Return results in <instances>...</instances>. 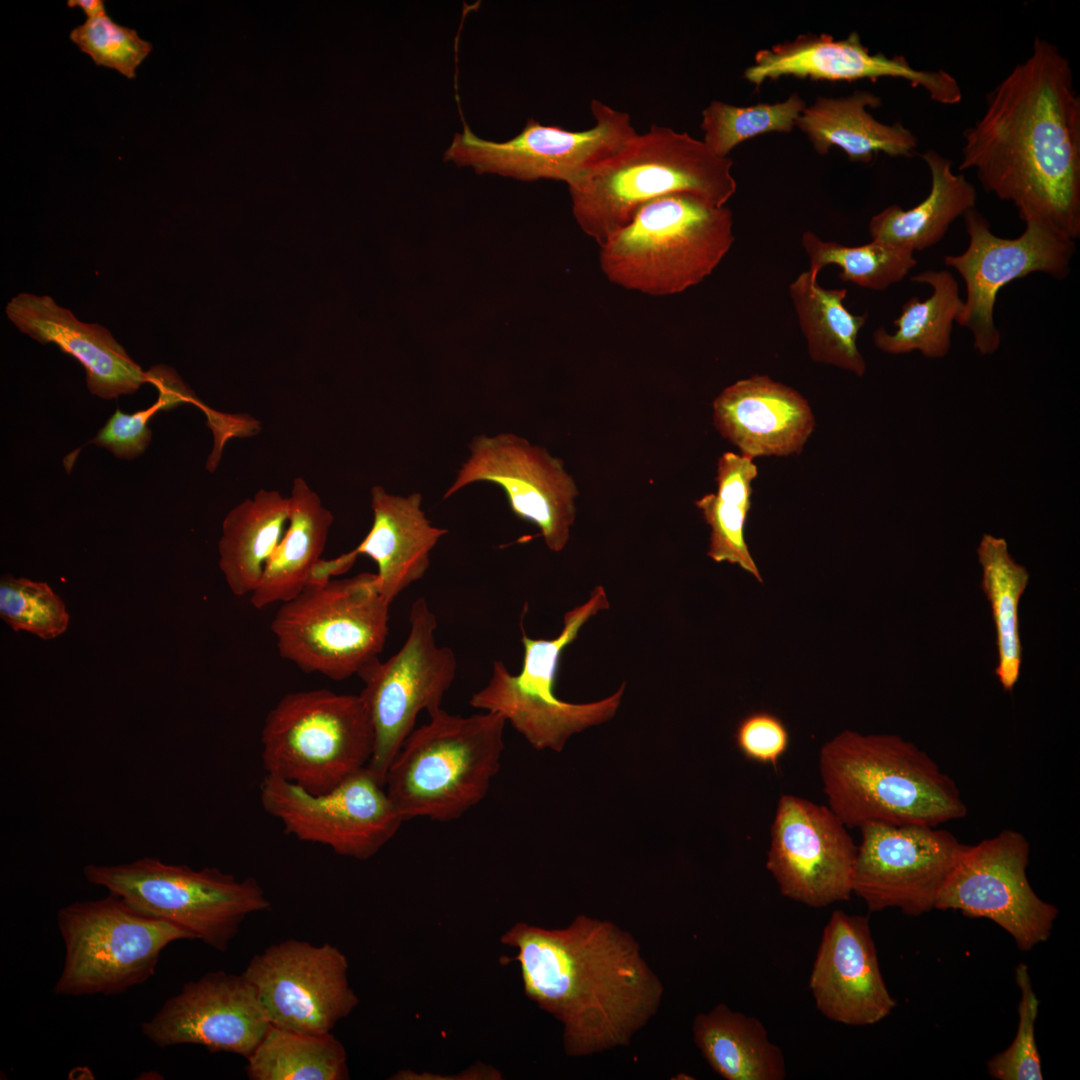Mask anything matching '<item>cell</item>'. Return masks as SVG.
<instances>
[{
	"label": "cell",
	"instance_id": "cell-29",
	"mask_svg": "<svg viewBox=\"0 0 1080 1080\" xmlns=\"http://www.w3.org/2000/svg\"><path fill=\"white\" fill-rule=\"evenodd\" d=\"M921 158L931 177L928 195L908 210L893 204L875 214L868 225L872 240L921 251L940 242L957 218L975 208V187L953 171L949 159L933 149Z\"/></svg>",
	"mask_w": 1080,
	"mask_h": 1080
},
{
	"label": "cell",
	"instance_id": "cell-30",
	"mask_svg": "<svg viewBox=\"0 0 1080 1080\" xmlns=\"http://www.w3.org/2000/svg\"><path fill=\"white\" fill-rule=\"evenodd\" d=\"M289 512V496L261 489L224 518L218 544L219 567L234 595H250L257 587L285 533Z\"/></svg>",
	"mask_w": 1080,
	"mask_h": 1080
},
{
	"label": "cell",
	"instance_id": "cell-25",
	"mask_svg": "<svg viewBox=\"0 0 1080 1080\" xmlns=\"http://www.w3.org/2000/svg\"><path fill=\"white\" fill-rule=\"evenodd\" d=\"M5 311L22 333L42 344L53 343L78 360L89 391L98 397L133 394L148 381V374L106 328L79 321L49 296L20 293Z\"/></svg>",
	"mask_w": 1080,
	"mask_h": 1080
},
{
	"label": "cell",
	"instance_id": "cell-37",
	"mask_svg": "<svg viewBox=\"0 0 1080 1080\" xmlns=\"http://www.w3.org/2000/svg\"><path fill=\"white\" fill-rule=\"evenodd\" d=\"M801 243L809 258L808 272L815 281L826 265L834 264L841 270L842 281L881 291L903 280L917 264L912 250L877 240L845 246L806 231Z\"/></svg>",
	"mask_w": 1080,
	"mask_h": 1080
},
{
	"label": "cell",
	"instance_id": "cell-11",
	"mask_svg": "<svg viewBox=\"0 0 1080 1080\" xmlns=\"http://www.w3.org/2000/svg\"><path fill=\"white\" fill-rule=\"evenodd\" d=\"M609 606L604 588L596 586L585 603L565 613L557 637L533 639L522 628L520 673L513 675L503 662L494 661L488 683L471 696L470 705L500 714L536 749L561 751L573 733L609 720L619 707L625 683L613 695L586 704L562 701L554 693L564 649L591 617Z\"/></svg>",
	"mask_w": 1080,
	"mask_h": 1080
},
{
	"label": "cell",
	"instance_id": "cell-42",
	"mask_svg": "<svg viewBox=\"0 0 1080 1080\" xmlns=\"http://www.w3.org/2000/svg\"><path fill=\"white\" fill-rule=\"evenodd\" d=\"M734 738L739 751L748 760L776 767L788 749L790 737L778 716L758 711L739 722Z\"/></svg>",
	"mask_w": 1080,
	"mask_h": 1080
},
{
	"label": "cell",
	"instance_id": "cell-26",
	"mask_svg": "<svg viewBox=\"0 0 1080 1080\" xmlns=\"http://www.w3.org/2000/svg\"><path fill=\"white\" fill-rule=\"evenodd\" d=\"M422 496L371 489L372 526L354 549L377 566L379 593L391 604L407 587L424 577L430 554L447 529L433 526L421 508Z\"/></svg>",
	"mask_w": 1080,
	"mask_h": 1080
},
{
	"label": "cell",
	"instance_id": "cell-32",
	"mask_svg": "<svg viewBox=\"0 0 1080 1080\" xmlns=\"http://www.w3.org/2000/svg\"><path fill=\"white\" fill-rule=\"evenodd\" d=\"M789 294L811 359L863 376L866 361L857 338L868 313L856 315L845 307L847 289H825L807 270L790 284Z\"/></svg>",
	"mask_w": 1080,
	"mask_h": 1080
},
{
	"label": "cell",
	"instance_id": "cell-13",
	"mask_svg": "<svg viewBox=\"0 0 1080 1080\" xmlns=\"http://www.w3.org/2000/svg\"><path fill=\"white\" fill-rule=\"evenodd\" d=\"M963 218L968 247L961 254L944 257V263L954 268L966 285V299L956 322L971 332L975 350L991 355L1001 343L994 321L999 291L1036 272L1065 279L1075 240L1035 217L1023 220V233L1012 239L993 234L987 219L975 208Z\"/></svg>",
	"mask_w": 1080,
	"mask_h": 1080
},
{
	"label": "cell",
	"instance_id": "cell-19",
	"mask_svg": "<svg viewBox=\"0 0 1080 1080\" xmlns=\"http://www.w3.org/2000/svg\"><path fill=\"white\" fill-rule=\"evenodd\" d=\"M469 450L443 497L476 482L494 484L505 493L511 511L536 525L551 551L561 552L570 538L579 494L563 461L513 433L476 436Z\"/></svg>",
	"mask_w": 1080,
	"mask_h": 1080
},
{
	"label": "cell",
	"instance_id": "cell-21",
	"mask_svg": "<svg viewBox=\"0 0 1080 1080\" xmlns=\"http://www.w3.org/2000/svg\"><path fill=\"white\" fill-rule=\"evenodd\" d=\"M266 1018L242 974L210 971L189 981L141 1024L154 1045H200L248 1058L267 1032Z\"/></svg>",
	"mask_w": 1080,
	"mask_h": 1080
},
{
	"label": "cell",
	"instance_id": "cell-20",
	"mask_svg": "<svg viewBox=\"0 0 1080 1080\" xmlns=\"http://www.w3.org/2000/svg\"><path fill=\"white\" fill-rule=\"evenodd\" d=\"M857 846L829 808L785 794L777 803L766 868L787 898L821 908L853 893Z\"/></svg>",
	"mask_w": 1080,
	"mask_h": 1080
},
{
	"label": "cell",
	"instance_id": "cell-1",
	"mask_svg": "<svg viewBox=\"0 0 1080 1080\" xmlns=\"http://www.w3.org/2000/svg\"><path fill=\"white\" fill-rule=\"evenodd\" d=\"M959 171L1076 240L1080 236V97L1068 59L1035 37L1030 55L988 94L964 133Z\"/></svg>",
	"mask_w": 1080,
	"mask_h": 1080
},
{
	"label": "cell",
	"instance_id": "cell-34",
	"mask_svg": "<svg viewBox=\"0 0 1080 1080\" xmlns=\"http://www.w3.org/2000/svg\"><path fill=\"white\" fill-rule=\"evenodd\" d=\"M757 475L753 458L725 452L717 462V492L705 494L695 505L711 529L707 555L718 563L739 565L762 583L744 533Z\"/></svg>",
	"mask_w": 1080,
	"mask_h": 1080
},
{
	"label": "cell",
	"instance_id": "cell-12",
	"mask_svg": "<svg viewBox=\"0 0 1080 1080\" xmlns=\"http://www.w3.org/2000/svg\"><path fill=\"white\" fill-rule=\"evenodd\" d=\"M409 624L401 648L386 661L376 660L359 675L364 683L359 696L374 731V749L367 767L382 784L391 762L414 730L418 715L442 708V700L456 677L455 653L450 647L437 645V618L425 598L413 601Z\"/></svg>",
	"mask_w": 1080,
	"mask_h": 1080
},
{
	"label": "cell",
	"instance_id": "cell-23",
	"mask_svg": "<svg viewBox=\"0 0 1080 1080\" xmlns=\"http://www.w3.org/2000/svg\"><path fill=\"white\" fill-rule=\"evenodd\" d=\"M809 987L828 1019L866 1026L886 1018L896 1006L884 982L869 918L834 911L824 928Z\"/></svg>",
	"mask_w": 1080,
	"mask_h": 1080
},
{
	"label": "cell",
	"instance_id": "cell-44",
	"mask_svg": "<svg viewBox=\"0 0 1080 1080\" xmlns=\"http://www.w3.org/2000/svg\"><path fill=\"white\" fill-rule=\"evenodd\" d=\"M357 556V552L353 549L334 559L325 560L321 558L313 567L307 585L323 584L333 579L334 576L346 573L355 563Z\"/></svg>",
	"mask_w": 1080,
	"mask_h": 1080
},
{
	"label": "cell",
	"instance_id": "cell-16",
	"mask_svg": "<svg viewBox=\"0 0 1080 1080\" xmlns=\"http://www.w3.org/2000/svg\"><path fill=\"white\" fill-rule=\"evenodd\" d=\"M1029 854L1025 836L1010 829L968 845L935 909L989 919L1008 932L1023 951L1046 941L1058 909L1032 889L1026 874Z\"/></svg>",
	"mask_w": 1080,
	"mask_h": 1080
},
{
	"label": "cell",
	"instance_id": "cell-35",
	"mask_svg": "<svg viewBox=\"0 0 1080 1080\" xmlns=\"http://www.w3.org/2000/svg\"><path fill=\"white\" fill-rule=\"evenodd\" d=\"M977 555L982 567L981 588L990 602L996 631L998 665L995 674L1003 689L1012 691L1022 664L1018 610L1029 573L1012 558L1003 538L984 534Z\"/></svg>",
	"mask_w": 1080,
	"mask_h": 1080
},
{
	"label": "cell",
	"instance_id": "cell-9",
	"mask_svg": "<svg viewBox=\"0 0 1080 1080\" xmlns=\"http://www.w3.org/2000/svg\"><path fill=\"white\" fill-rule=\"evenodd\" d=\"M56 922L65 950L53 987L59 996L121 994L155 974L169 944L196 940L187 930L139 911L110 892L61 907Z\"/></svg>",
	"mask_w": 1080,
	"mask_h": 1080
},
{
	"label": "cell",
	"instance_id": "cell-36",
	"mask_svg": "<svg viewBox=\"0 0 1080 1080\" xmlns=\"http://www.w3.org/2000/svg\"><path fill=\"white\" fill-rule=\"evenodd\" d=\"M251 1080H345L343 1044L331 1033L309 1034L270 1024L246 1059Z\"/></svg>",
	"mask_w": 1080,
	"mask_h": 1080
},
{
	"label": "cell",
	"instance_id": "cell-2",
	"mask_svg": "<svg viewBox=\"0 0 1080 1080\" xmlns=\"http://www.w3.org/2000/svg\"><path fill=\"white\" fill-rule=\"evenodd\" d=\"M501 942L514 948L526 996L563 1026L580 1057L628 1045L656 1015L664 986L632 934L579 915L565 928L518 922Z\"/></svg>",
	"mask_w": 1080,
	"mask_h": 1080
},
{
	"label": "cell",
	"instance_id": "cell-41",
	"mask_svg": "<svg viewBox=\"0 0 1080 1080\" xmlns=\"http://www.w3.org/2000/svg\"><path fill=\"white\" fill-rule=\"evenodd\" d=\"M1015 975L1021 995L1017 1032L1009 1047L988 1061V1073L997 1080H1042L1040 1055L1035 1040V1023L1040 1003L1033 990L1027 965L1019 963Z\"/></svg>",
	"mask_w": 1080,
	"mask_h": 1080
},
{
	"label": "cell",
	"instance_id": "cell-10",
	"mask_svg": "<svg viewBox=\"0 0 1080 1080\" xmlns=\"http://www.w3.org/2000/svg\"><path fill=\"white\" fill-rule=\"evenodd\" d=\"M85 879L146 914L173 923L224 952L243 921L271 904L253 877L238 879L216 867L195 870L143 857L117 865L88 864Z\"/></svg>",
	"mask_w": 1080,
	"mask_h": 1080
},
{
	"label": "cell",
	"instance_id": "cell-39",
	"mask_svg": "<svg viewBox=\"0 0 1080 1080\" xmlns=\"http://www.w3.org/2000/svg\"><path fill=\"white\" fill-rule=\"evenodd\" d=\"M0 616L13 630L44 640L64 633L69 623L63 601L47 583L8 574L0 581Z\"/></svg>",
	"mask_w": 1080,
	"mask_h": 1080
},
{
	"label": "cell",
	"instance_id": "cell-18",
	"mask_svg": "<svg viewBox=\"0 0 1080 1080\" xmlns=\"http://www.w3.org/2000/svg\"><path fill=\"white\" fill-rule=\"evenodd\" d=\"M859 829L853 893L868 909L898 908L910 916L935 909L968 845L932 826L873 822Z\"/></svg>",
	"mask_w": 1080,
	"mask_h": 1080
},
{
	"label": "cell",
	"instance_id": "cell-14",
	"mask_svg": "<svg viewBox=\"0 0 1080 1080\" xmlns=\"http://www.w3.org/2000/svg\"><path fill=\"white\" fill-rule=\"evenodd\" d=\"M590 110L594 125L589 129L571 131L530 118L515 137L503 142L482 139L465 124L454 134L444 159L480 173L569 185L637 134L628 113L597 99L591 100Z\"/></svg>",
	"mask_w": 1080,
	"mask_h": 1080
},
{
	"label": "cell",
	"instance_id": "cell-22",
	"mask_svg": "<svg viewBox=\"0 0 1080 1080\" xmlns=\"http://www.w3.org/2000/svg\"><path fill=\"white\" fill-rule=\"evenodd\" d=\"M743 76L756 87L781 77L827 81L897 78L924 89L936 103L955 105L962 100L958 81L947 71L919 70L902 55L871 53L856 31L844 39L827 33L801 34L761 49Z\"/></svg>",
	"mask_w": 1080,
	"mask_h": 1080
},
{
	"label": "cell",
	"instance_id": "cell-31",
	"mask_svg": "<svg viewBox=\"0 0 1080 1080\" xmlns=\"http://www.w3.org/2000/svg\"><path fill=\"white\" fill-rule=\"evenodd\" d=\"M695 1045L709 1066L727 1080H783L786 1063L755 1017L719 1003L698 1014L692 1026Z\"/></svg>",
	"mask_w": 1080,
	"mask_h": 1080
},
{
	"label": "cell",
	"instance_id": "cell-38",
	"mask_svg": "<svg viewBox=\"0 0 1080 1080\" xmlns=\"http://www.w3.org/2000/svg\"><path fill=\"white\" fill-rule=\"evenodd\" d=\"M806 102L796 92L783 101L735 106L712 100L702 111V141L717 156L728 157L739 144L768 133H790Z\"/></svg>",
	"mask_w": 1080,
	"mask_h": 1080
},
{
	"label": "cell",
	"instance_id": "cell-15",
	"mask_svg": "<svg viewBox=\"0 0 1080 1080\" xmlns=\"http://www.w3.org/2000/svg\"><path fill=\"white\" fill-rule=\"evenodd\" d=\"M259 794L265 812L287 833L358 860L376 855L404 821L368 767L321 794L265 775Z\"/></svg>",
	"mask_w": 1080,
	"mask_h": 1080
},
{
	"label": "cell",
	"instance_id": "cell-4",
	"mask_svg": "<svg viewBox=\"0 0 1080 1080\" xmlns=\"http://www.w3.org/2000/svg\"><path fill=\"white\" fill-rule=\"evenodd\" d=\"M573 216L600 246L651 200L676 193L725 206L737 190L732 160L686 132L653 124L568 185Z\"/></svg>",
	"mask_w": 1080,
	"mask_h": 1080
},
{
	"label": "cell",
	"instance_id": "cell-7",
	"mask_svg": "<svg viewBox=\"0 0 1080 1080\" xmlns=\"http://www.w3.org/2000/svg\"><path fill=\"white\" fill-rule=\"evenodd\" d=\"M389 606L376 573L307 585L281 603L271 622L279 655L305 673L342 681L379 659Z\"/></svg>",
	"mask_w": 1080,
	"mask_h": 1080
},
{
	"label": "cell",
	"instance_id": "cell-27",
	"mask_svg": "<svg viewBox=\"0 0 1080 1080\" xmlns=\"http://www.w3.org/2000/svg\"><path fill=\"white\" fill-rule=\"evenodd\" d=\"M881 104L878 95L865 90L843 97L819 96L800 114L796 127L820 155L837 147L850 161L860 163H870L879 153L914 156L918 148L916 135L900 122L878 121L869 111Z\"/></svg>",
	"mask_w": 1080,
	"mask_h": 1080
},
{
	"label": "cell",
	"instance_id": "cell-45",
	"mask_svg": "<svg viewBox=\"0 0 1080 1080\" xmlns=\"http://www.w3.org/2000/svg\"><path fill=\"white\" fill-rule=\"evenodd\" d=\"M68 7H80L87 19H94L107 15L104 1L102 0H68Z\"/></svg>",
	"mask_w": 1080,
	"mask_h": 1080
},
{
	"label": "cell",
	"instance_id": "cell-17",
	"mask_svg": "<svg viewBox=\"0 0 1080 1080\" xmlns=\"http://www.w3.org/2000/svg\"><path fill=\"white\" fill-rule=\"evenodd\" d=\"M347 971L336 946L287 939L254 955L241 974L271 1025L325 1034L358 1005Z\"/></svg>",
	"mask_w": 1080,
	"mask_h": 1080
},
{
	"label": "cell",
	"instance_id": "cell-43",
	"mask_svg": "<svg viewBox=\"0 0 1080 1080\" xmlns=\"http://www.w3.org/2000/svg\"><path fill=\"white\" fill-rule=\"evenodd\" d=\"M162 409L160 401L145 410L128 414L117 409L91 443L122 459L140 456L151 441L150 419Z\"/></svg>",
	"mask_w": 1080,
	"mask_h": 1080
},
{
	"label": "cell",
	"instance_id": "cell-3",
	"mask_svg": "<svg viewBox=\"0 0 1080 1080\" xmlns=\"http://www.w3.org/2000/svg\"><path fill=\"white\" fill-rule=\"evenodd\" d=\"M819 772L829 808L847 828L873 822L938 827L967 815L954 780L896 735L844 730L821 747Z\"/></svg>",
	"mask_w": 1080,
	"mask_h": 1080
},
{
	"label": "cell",
	"instance_id": "cell-40",
	"mask_svg": "<svg viewBox=\"0 0 1080 1080\" xmlns=\"http://www.w3.org/2000/svg\"><path fill=\"white\" fill-rule=\"evenodd\" d=\"M70 39L96 65L118 71L128 79L150 54L153 46L135 29L114 22L108 15L87 19L70 32Z\"/></svg>",
	"mask_w": 1080,
	"mask_h": 1080
},
{
	"label": "cell",
	"instance_id": "cell-28",
	"mask_svg": "<svg viewBox=\"0 0 1080 1080\" xmlns=\"http://www.w3.org/2000/svg\"><path fill=\"white\" fill-rule=\"evenodd\" d=\"M289 521L260 582L249 595L256 609L284 603L299 594L325 549L333 514L303 478L293 481Z\"/></svg>",
	"mask_w": 1080,
	"mask_h": 1080
},
{
	"label": "cell",
	"instance_id": "cell-24",
	"mask_svg": "<svg viewBox=\"0 0 1080 1080\" xmlns=\"http://www.w3.org/2000/svg\"><path fill=\"white\" fill-rule=\"evenodd\" d=\"M712 408L720 435L753 459L800 453L815 426L807 400L767 375H752L729 385L714 399Z\"/></svg>",
	"mask_w": 1080,
	"mask_h": 1080
},
{
	"label": "cell",
	"instance_id": "cell-6",
	"mask_svg": "<svg viewBox=\"0 0 1080 1080\" xmlns=\"http://www.w3.org/2000/svg\"><path fill=\"white\" fill-rule=\"evenodd\" d=\"M506 720L443 708L409 734L391 762L386 791L404 818L451 821L486 796L500 767Z\"/></svg>",
	"mask_w": 1080,
	"mask_h": 1080
},
{
	"label": "cell",
	"instance_id": "cell-8",
	"mask_svg": "<svg viewBox=\"0 0 1080 1080\" xmlns=\"http://www.w3.org/2000/svg\"><path fill=\"white\" fill-rule=\"evenodd\" d=\"M261 744L266 775L321 794L367 767L374 731L359 695L310 689L269 710Z\"/></svg>",
	"mask_w": 1080,
	"mask_h": 1080
},
{
	"label": "cell",
	"instance_id": "cell-5",
	"mask_svg": "<svg viewBox=\"0 0 1080 1080\" xmlns=\"http://www.w3.org/2000/svg\"><path fill=\"white\" fill-rule=\"evenodd\" d=\"M733 242L730 209L693 194L676 193L640 207L600 245L599 264L618 286L669 296L711 275Z\"/></svg>",
	"mask_w": 1080,
	"mask_h": 1080
},
{
	"label": "cell",
	"instance_id": "cell-33",
	"mask_svg": "<svg viewBox=\"0 0 1080 1080\" xmlns=\"http://www.w3.org/2000/svg\"><path fill=\"white\" fill-rule=\"evenodd\" d=\"M911 280L929 285L931 295L925 300L918 297L908 299L898 318L893 321L896 330L889 333L884 327H879L872 334L873 343L888 354L919 351L930 359L943 358L950 351L953 323L964 304L959 285L947 270H926L911 277Z\"/></svg>",
	"mask_w": 1080,
	"mask_h": 1080
}]
</instances>
